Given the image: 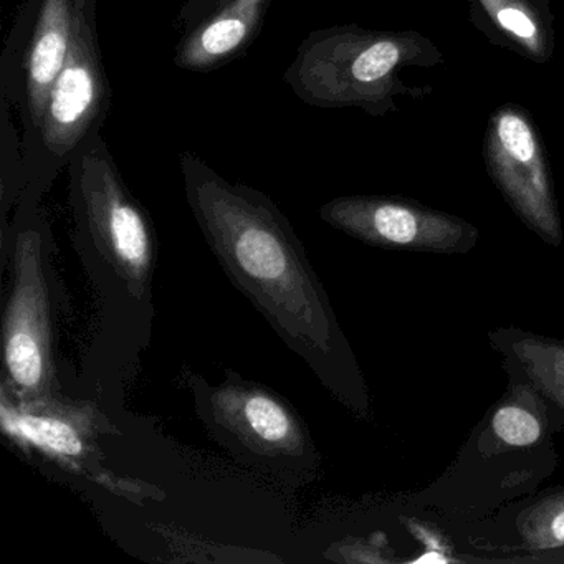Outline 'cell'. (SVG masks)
Here are the masks:
<instances>
[{
    "mask_svg": "<svg viewBox=\"0 0 564 564\" xmlns=\"http://www.w3.org/2000/svg\"><path fill=\"white\" fill-rule=\"evenodd\" d=\"M442 62L441 48L419 32L335 25L303 39L286 68L285 84L315 108H352L386 117L399 110L401 98L421 95L408 87L405 72L431 70Z\"/></svg>",
    "mask_w": 564,
    "mask_h": 564,
    "instance_id": "2",
    "label": "cell"
},
{
    "mask_svg": "<svg viewBox=\"0 0 564 564\" xmlns=\"http://www.w3.org/2000/svg\"><path fill=\"white\" fill-rule=\"evenodd\" d=\"M11 107L0 104V161H2V204L8 213L11 204H18L24 193V148L22 134L12 123Z\"/></svg>",
    "mask_w": 564,
    "mask_h": 564,
    "instance_id": "14",
    "label": "cell"
},
{
    "mask_svg": "<svg viewBox=\"0 0 564 564\" xmlns=\"http://www.w3.org/2000/svg\"><path fill=\"white\" fill-rule=\"evenodd\" d=\"M110 107L97 0H80L67 62L52 85L37 127L22 137L25 186L21 199H42L82 144L101 133Z\"/></svg>",
    "mask_w": 564,
    "mask_h": 564,
    "instance_id": "4",
    "label": "cell"
},
{
    "mask_svg": "<svg viewBox=\"0 0 564 564\" xmlns=\"http://www.w3.org/2000/svg\"><path fill=\"white\" fill-rule=\"evenodd\" d=\"M471 24L494 45L544 65L556 48L550 0H468Z\"/></svg>",
    "mask_w": 564,
    "mask_h": 564,
    "instance_id": "11",
    "label": "cell"
},
{
    "mask_svg": "<svg viewBox=\"0 0 564 564\" xmlns=\"http://www.w3.org/2000/svg\"><path fill=\"white\" fill-rule=\"evenodd\" d=\"M514 351L534 386L564 409V345L521 339Z\"/></svg>",
    "mask_w": 564,
    "mask_h": 564,
    "instance_id": "13",
    "label": "cell"
},
{
    "mask_svg": "<svg viewBox=\"0 0 564 564\" xmlns=\"http://www.w3.org/2000/svg\"><path fill=\"white\" fill-rule=\"evenodd\" d=\"M197 226L237 289L316 372L339 343L328 296L292 224L267 194L230 183L199 156H180Z\"/></svg>",
    "mask_w": 564,
    "mask_h": 564,
    "instance_id": "1",
    "label": "cell"
},
{
    "mask_svg": "<svg viewBox=\"0 0 564 564\" xmlns=\"http://www.w3.org/2000/svg\"><path fill=\"white\" fill-rule=\"evenodd\" d=\"M80 0H25L0 55V104L34 131L52 85L64 68Z\"/></svg>",
    "mask_w": 564,
    "mask_h": 564,
    "instance_id": "7",
    "label": "cell"
},
{
    "mask_svg": "<svg viewBox=\"0 0 564 564\" xmlns=\"http://www.w3.org/2000/svg\"><path fill=\"white\" fill-rule=\"evenodd\" d=\"M495 435L511 447H528L540 438L541 425L527 409L505 405L498 409L491 421Z\"/></svg>",
    "mask_w": 564,
    "mask_h": 564,
    "instance_id": "15",
    "label": "cell"
},
{
    "mask_svg": "<svg viewBox=\"0 0 564 564\" xmlns=\"http://www.w3.org/2000/svg\"><path fill=\"white\" fill-rule=\"evenodd\" d=\"M21 402V408H2L9 431L55 458L78 462L94 455V425L78 409L57 404L54 395Z\"/></svg>",
    "mask_w": 564,
    "mask_h": 564,
    "instance_id": "12",
    "label": "cell"
},
{
    "mask_svg": "<svg viewBox=\"0 0 564 564\" xmlns=\"http://www.w3.org/2000/svg\"><path fill=\"white\" fill-rule=\"evenodd\" d=\"M319 217L346 236L382 249L464 252L478 236L464 219L398 197H336L323 204Z\"/></svg>",
    "mask_w": 564,
    "mask_h": 564,
    "instance_id": "9",
    "label": "cell"
},
{
    "mask_svg": "<svg viewBox=\"0 0 564 564\" xmlns=\"http://www.w3.org/2000/svg\"><path fill=\"white\" fill-rule=\"evenodd\" d=\"M488 176L518 217L534 234L557 246L561 220L543 141L530 113L517 104L498 107L484 138Z\"/></svg>",
    "mask_w": 564,
    "mask_h": 564,
    "instance_id": "8",
    "label": "cell"
},
{
    "mask_svg": "<svg viewBox=\"0 0 564 564\" xmlns=\"http://www.w3.org/2000/svg\"><path fill=\"white\" fill-rule=\"evenodd\" d=\"M547 538L550 543L564 544V508L551 518L547 524Z\"/></svg>",
    "mask_w": 564,
    "mask_h": 564,
    "instance_id": "16",
    "label": "cell"
},
{
    "mask_svg": "<svg viewBox=\"0 0 564 564\" xmlns=\"http://www.w3.org/2000/svg\"><path fill=\"white\" fill-rule=\"evenodd\" d=\"M197 408L210 431L240 457L269 470L308 478L318 455L305 422L276 392L246 379L196 386Z\"/></svg>",
    "mask_w": 564,
    "mask_h": 564,
    "instance_id": "6",
    "label": "cell"
},
{
    "mask_svg": "<svg viewBox=\"0 0 564 564\" xmlns=\"http://www.w3.org/2000/svg\"><path fill=\"white\" fill-rule=\"evenodd\" d=\"M12 286L2 336L8 381L21 401L55 392L54 315L47 275V226L39 200L21 199L14 223Z\"/></svg>",
    "mask_w": 564,
    "mask_h": 564,
    "instance_id": "5",
    "label": "cell"
},
{
    "mask_svg": "<svg viewBox=\"0 0 564 564\" xmlns=\"http://www.w3.org/2000/svg\"><path fill=\"white\" fill-rule=\"evenodd\" d=\"M78 240L134 300L150 296L154 240L148 214L128 189L101 133L67 166Z\"/></svg>",
    "mask_w": 564,
    "mask_h": 564,
    "instance_id": "3",
    "label": "cell"
},
{
    "mask_svg": "<svg viewBox=\"0 0 564 564\" xmlns=\"http://www.w3.org/2000/svg\"><path fill=\"white\" fill-rule=\"evenodd\" d=\"M273 0H181L173 62L209 74L237 61L259 37Z\"/></svg>",
    "mask_w": 564,
    "mask_h": 564,
    "instance_id": "10",
    "label": "cell"
}]
</instances>
